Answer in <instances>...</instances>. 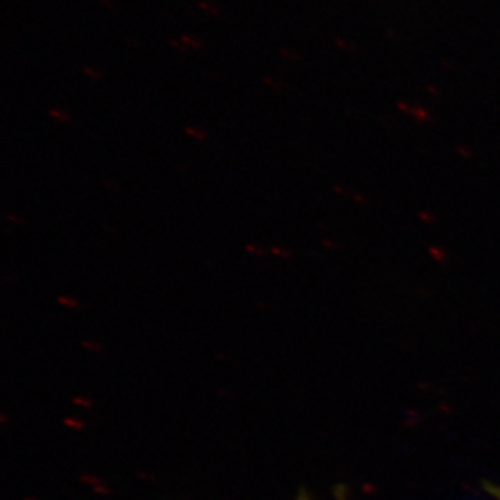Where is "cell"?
Segmentation results:
<instances>
[{
  "mask_svg": "<svg viewBox=\"0 0 500 500\" xmlns=\"http://www.w3.org/2000/svg\"><path fill=\"white\" fill-rule=\"evenodd\" d=\"M486 491L489 492L496 500H500V488L499 486L492 485V484H486Z\"/></svg>",
  "mask_w": 500,
  "mask_h": 500,
  "instance_id": "cell-1",
  "label": "cell"
}]
</instances>
